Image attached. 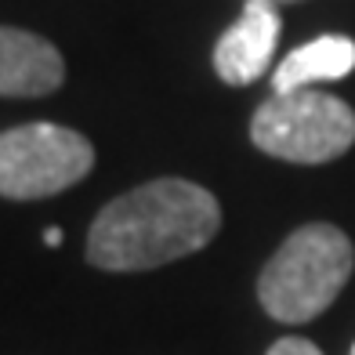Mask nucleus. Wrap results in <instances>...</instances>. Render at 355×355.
<instances>
[{"mask_svg":"<svg viewBox=\"0 0 355 355\" xmlns=\"http://www.w3.org/2000/svg\"><path fill=\"white\" fill-rule=\"evenodd\" d=\"M221 229L218 200L185 178H156L102 207L87 232V261L105 272H145L203 250Z\"/></svg>","mask_w":355,"mask_h":355,"instance_id":"obj_1","label":"nucleus"},{"mask_svg":"<svg viewBox=\"0 0 355 355\" xmlns=\"http://www.w3.org/2000/svg\"><path fill=\"white\" fill-rule=\"evenodd\" d=\"M352 265V239L337 225H301L261 268L257 301L276 322H309L337 301Z\"/></svg>","mask_w":355,"mask_h":355,"instance_id":"obj_2","label":"nucleus"},{"mask_svg":"<svg viewBox=\"0 0 355 355\" xmlns=\"http://www.w3.org/2000/svg\"><path fill=\"white\" fill-rule=\"evenodd\" d=\"M250 138L261 153L286 164H330L355 141V112L327 91H290L254 112Z\"/></svg>","mask_w":355,"mask_h":355,"instance_id":"obj_3","label":"nucleus"},{"mask_svg":"<svg viewBox=\"0 0 355 355\" xmlns=\"http://www.w3.org/2000/svg\"><path fill=\"white\" fill-rule=\"evenodd\" d=\"M94 167L91 141L58 123H22L0 135V196L44 200L84 182Z\"/></svg>","mask_w":355,"mask_h":355,"instance_id":"obj_4","label":"nucleus"},{"mask_svg":"<svg viewBox=\"0 0 355 355\" xmlns=\"http://www.w3.org/2000/svg\"><path fill=\"white\" fill-rule=\"evenodd\" d=\"M279 40V11L272 0H247L243 15L225 29L214 47V69L225 84L247 87L268 69Z\"/></svg>","mask_w":355,"mask_h":355,"instance_id":"obj_5","label":"nucleus"},{"mask_svg":"<svg viewBox=\"0 0 355 355\" xmlns=\"http://www.w3.org/2000/svg\"><path fill=\"white\" fill-rule=\"evenodd\" d=\"M62 76H66V66L51 40L0 26V94L40 98L62 84Z\"/></svg>","mask_w":355,"mask_h":355,"instance_id":"obj_6","label":"nucleus"},{"mask_svg":"<svg viewBox=\"0 0 355 355\" xmlns=\"http://www.w3.org/2000/svg\"><path fill=\"white\" fill-rule=\"evenodd\" d=\"M355 69V40L348 37H315L290 51L279 69L272 73V91L290 94L319 84V80H341Z\"/></svg>","mask_w":355,"mask_h":355,"instance_id":"obj_7","label":"nucleus"},{"mask_svg":"<svg viewBox=\"0 0 355 355\" xmlns=\"http://www.w3.org/2000/svg\"><path fill=\"white\" fill-rule=\"evenodd\" d=\"M265 355H322V352L312 341H304V337H279Z\"/></svg>","mask_w":355,"mask_h":355,"instance_id":"obj_8","label":"nucleus"},{"mask_svg":"<svg viewBox=\"0 0 355 355\" xmlns=\"http://www.w3.org/2000/svg\"><path fill=\"white\" fill-rule=\"evenodd\" d=\"M44 243H47V247H58V243H62V229H55V225H51V229L44 232Z\"/></svg>","mask_w":355,"mask_h":355,"instance_id":"obj_9","label":"nucleus"},{"mask_svg":"<svg viewBox=\"0 0 355 355\" xmlns=\"http://www.w3.org/2000/svg\"><path fill=\"white\" fill-rule=\"evenodd\" d=\"M272 4H276V8H279V4H294V0H272Z\"/></svg>","mask_w":355,"mask_h":355,"instance_id":"obj_10","label":"nucleus"},{"mask_svg":"<svg viewBox=\"0 0 355 355\" xmlns=\"http://www.w3.org/2000/svg\"><path fill=\"white\" fill-rule=\"evenodd\" d=\"M352 355H355V345H352Z\"/></svg>","mask_w":355,"mask_h":355,"instance_id":"obj_11","label":"nucleus"}]
</instances>
